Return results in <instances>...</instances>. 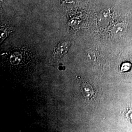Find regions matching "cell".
Instances as JSON below:
<instances>
[{
    "label": "cell",
    "mask_w": 132,
    "mask_h": 132,
    "mask_svg": "<svg viewBox=\"0 0 132 132\" xmlns=\"http://www.w3.org/2000/svg\"><path fill=\"white\" fill-rule=\"evenodd\" d=\"M70 44L69 42H62L60 43L54 50V54L57 57H61L68 51Z\"/></svg>",
    "instance_id": "6da1fadb"
},
{
    "label": "cell",
    "mask_w": 132,
    "mask_h": 132,
    "mask_svg": "<svg viewBox=\"0 0 132 132\" xmlns=\"http://www.w3.org/2000/svg\"><path fill=\"white\" fill-rule=\"evenodd\" d=\"M81 90L85 96L88 98H91L94 94V90L89 84L83 83L81 85Z\"/></svg>",
    "instance_id": "7a4b0ae2"
},
{
    "label": "cell",
    "mask_w": 132,
    "mask_h": 132,
    "mask_svg": "<svg viewBox=\"0 0 132 132\" xmlns=\"http://www.w3.org/2000/svg\"><path fill=\"white\" fill-rule=\"evenodd\" d=\"M1 43L3 41V40L6 38L7 36V35L11 32L10 29H9V28H6V27H2V28L1 29Z\"/></svg>",
    "instance_id": "3957f363"
}]
</instances>
